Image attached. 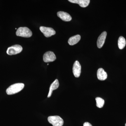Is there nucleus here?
<instances>
[{
	"label": "nucleus",
	"mask_w": 126,
	"mask_h": 126,
	"mask_svg": "<svg viewBox=\"0 0 126 126\" xmlns=\"http://www.w3.org/2000/svg\"><path fill=\"white\" fill-rule=\"evenodd\" d=\"M23 50V48L20 45H16L9 47L7 50V53L9 55H13L20 53Z\"/></svg>",
	"instance_id": "obj_4"
},
{
	"label": "nucleus",
	"mask_w": 126,
	"mask_h": 126,
	"mask_svg": "<svg viewBox=\"0 0 126 126\" xmlns=\"http://www.w3.org/2000/svg\"><path fill=\"white\" fill-rule=\"evenodd\" d=\"M16 35L25 38H29L32 35V32L27 27H20L18 28L16 32Z\"/></svg>",
	"instance_id": "obj_2"
},
{
	"label": "nucleus",
	"mask_w": 126,
	"mask_h": 126,
	"mask_svg": "<svg viewBox=\"0 0 126 126\" xmlns=\"http://www.w3.org/2000/svg\"><path fill=\"white\" fill-rule=\"evenodd\" d=\"M97 77L99 80L104 81L107 78V74L103 69L100 68L97 71Z\"/></svg>",
	"instance_id": "obj_10"
},
{
	"label": "nucleus",
	"mask_w": 126,
	"mask_h": 126,
	"mask_svg": "<svg viewBox=\"0 0 126 126\" xmlns=\"http://www.w3.org/2000/svg\"><path fill=\"white\" fill-rule=\"evenodd\" d=\"M126 45V39L123 36H120L118 40V46L119 49H122L124 48Z\"/></svg>",
	"instance_id": "obj_14"
},
{
	"label": "nucleus",
	"mask_w": 126,
	"mask_h": 126,
	"mask_svg": "<svg viewBox=\"0 0 126 126\" xmlns=\"http://www.w3.org/2000/svg\"><path fill=\"white\" fill-rule=\"evenodd\" d=\"M24 86V84L22 83L12 84L6 90V93L9 95L15 94L23 90Z\"/></svg>",
	"instance_id": "obj_1"
},
{
	"label": "nucleus",
	"mask_w": 126,
	"mask_h": 126,
	"mask_svg": "<svg viewBox=\"0 0 126 126\" xmlns=\"http://www.w3.org/2000/svg\"><path fill=\"white\" fill-rule=\"evenodd\" d=\"M96 106L99 108H102L104 104V100L101 98L97 97L96 98Z\"/></svg>",
	"instance_id": "obj_15"
},
{
	"label": "nucleus",
	"mask_w": 126,
	"mask_h": 126,
	"mask_svg": "<svg viewBox=\"0 0 126 126\" xmlns=\"http://www.w3.org/2000/svg\"><path fill=\"white\" fill-rule=\"evenodd\" d=\"M68 1L72 3L78 4L81 7H87L90 2L89 0H69Z\"/></svg>",
	"instance_id": "obj_11"
},
{
	"label": "nucleus",
	"mask_w": 126,
	"mask_h": 126,
	"mask_svg": "<svg viewBox=\"0 0 126 126\" xmlns=\"http://www.w3.org/2000/svg\"><path fill=\"white\" fill-rule=\"evenodd\" d=\"M40 30L44 34L45 36L47 38L54 35L56 33L55 31L50 27L41 26L40 27Z\"/></svg>",
	"instance_id": "obj_5"
},
{
	"label": "nucleus",
	"mask_w": 126,
	"mask_h": 126,
	"mask_svg": "<svg viewBox=\"0 0 126 126\" xmlns=\"http://www.w3.org/2000/svg\"><path fill=\"white\" fill-rule=\"evenodd\" d=\"M83 126H92V124H90L89 123L86 122L84 123L83 124Z\"/></svg>",
	"instance_id": "obj_16"
},
{
	"label": "nucleus",
	"mask_w": 126,
	"mask_h": 126,
	"mask_svg": "<svg viewBox=\"0 0 126 126\" xmlns=\"http://www.w3.org/2000/svg\"><path fill=\"white\" fill-rule=\"evenodd\" d=\"M56 59V57L54 53L51 51L46 52L43 56V60L45 63L53 62Z\"/></svg>",
	"instance_id": "obj_6"
},
{
	"label": "nucleus",
	"mask_w": 126,
	"mask_h": 126,
	"mask_svg": "<svg viewBox=\"0 0 126 126\" xmlns=\"http://www.w3.org/2000/svg\"><path fill=\"white\" fill-rule=\"evenodd\" d=\"M81 64L78 61L75 62L73 67V72L74 75L76 78H79L80 76L81 73Z\"/></svg>",
	"instance_id": "obj_7"
},
{
	"label": "nucleus",
	"mask_w": 126,
	"mask_h": 126,
	"mask_svg": "<svg viewBox=\"0 0 126 126\" xmlns=\"http://www.w3.org/2000/svg\"><path fill=\"white\" fill-rule=\"evenodd\" d=\"M59 84L58 80V79H56L54 82L52 83L50 85L49 88V92L48 95V97H50L52 95L53 91L55 90H56L59 87Z\"/></svg>",
	"instance_id": "obj_12"
},
{
	"label": "nucleus",
	"mask_w": 126,
	"mask_h": 126,
	"mask_svg": "<svg viewBox=\"0 0 126 126\" xmlns=\"http://www.w3.org/2000/svg\"><path fill=\"white\" fill-rule=\"evenodd\" d=\"M48 120L53 126H62L63 124V119L59 116H50L48 117Z\"/></svg>",
	"instance_id": "obj_3"
},
{
	"label": "nucleus",
	"mask_w": 126,
	"mask_h": 126,
	"mask_svg": "<svg viewBox=\"0 0 126 126\" xmlns=\"http://www.w3.org/2000/svg\"><path fill=\"white\" fill-rule=\"evenodd\" d=\"M57 15L61 19L64 21H70L72 19V17L70 15L64 12H59L57 13Z\"/></svg>",
	"instance_id": "obj_9"
},
{
	"label": "nucleus",
	"mask_w": 126,
	"mask_h": 126,
	"mask_svg": "<svg viewBox=\"0 0 126 126\" xmlns=\"http://www.w3.org/2000/svg\"><path fill=\"white\" fill-rule=\"evenodd\" d=\"M81 39V36L79 35H77L70 37L69 39L68 43L70 45H74L77 44Z\"/></svg>",
	"instance_id": "obj_13"
},
{
	"label": "nucleus",
	"mask_w": 126,
	"mask_h": 126,
	"mask_svg": "<svg viewBox=\"0 0 126 126\" xmlns=\"http://www.w3.org/2000/svg\"><path fill=\"white\" fill-rule=\"evenodd\" d=\"M125 126H126V124H125Z\"/></svg>",
	"instance_id": "obj_17"
},
{
	"label": "nucleus",
	"mask_w": 126,
	"mask_h": 126,
	"mask_svg": "<svg viewBox=\"0 0 126 126\" xmlns=\"http://www.w3.org/2000/svg\"><path fill=\"white\" fill-rule=\"evenodd\" d=\"M107 35V32L104 31L102 32L98 37L97 41V46L99 48H102L104 44Z\"/></svg>",
	"instance_id": "obj_8"
}]
</instances>
